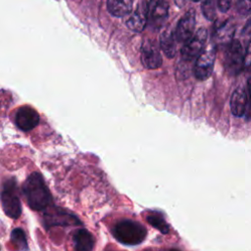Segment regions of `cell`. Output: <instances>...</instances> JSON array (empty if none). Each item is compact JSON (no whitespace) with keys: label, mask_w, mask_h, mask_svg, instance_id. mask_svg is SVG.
I'll list each match as a JSON object with an SVG mask.
<instances>
[{"label":"cell","mask_w":251,"mask_h":251,"mask_svg":"<svg viewBox=\"0 0 251 251\" xmlns=\"http://www.w3.org/2000/svg\"><path fill=\"white\" fill-rule=\"evenodd\" d=\"M23 193L27 205L34 211H41L51 202V194L39 173H32L23 184Z\"/></svg>","instance_id":"obj_1"},{"label":"cell","mask_w":251,"mask_h":251,"mask_svg":"<svg viewBox=\"0 0 251 251\" xmlns=\"http://www.w3.org/2000/svg\"><path fill=\"white\" fill-rule=\"evenodd\" d=\"M114 237L125 245H138L146 237V228L138 222L121 220L112 228Z\"/></svg>","instance_id":"obj_2"},{"label":"cell","mask_w":251,"mask_h":251,"mask_svg":"<svg viewBox=\"0 0 251 251\" xmlns=\"http://www.w3.org/2000/svg\"><path fill=\"white\" fill-rule=\"evenodd\" d=\"M1 204L5 214L11 219H18L22 213V205L15 180H6L1 191Z\"/></svg>","instance_id":"obj_3"},{"label":"cell","mask_w":251,"mask_h":251,"mask_svg":"<svg viewBox=\"0 0 251 251\" xmlns=\"http://www.w3.org/2000/svg\"><path fill=\"white\" fill-rule=\"evenodd\" d=\"M245 54L241 43L233 39L226 48L224 57V67L226 72L230 75H237L244 69Z\"/></svg>","instance_id":"obj_4"},{"label":"cell","mask_w":251,"mask_h":251,"mask_svg":"<svg viewBox=\"0 0 251 251\" xmlns=\"http://www.w3.org/2000/svg\"><path fill=\"white\" fill-rule=\"evenodd\" d=\"M216 59V44L214 42L209 43L200 55L196 58L193 75L199 80L207 79L213 73L214 64Z\"/></svg>","instance_id":"obj_5"},{"label":"cell","mask_w":251,"mask_h":251,"mask_svg":"<svg viewBox=\"0 0 251 251\" xmlns=\"http://www.w3.org/2000/svg\"><path fill=\"white\" fill-rule=\"evenodd\" d=\"M208 31L206 28H199L182 46L180 55L181 59L190 62L196 59L206 47Z\"/></svg>","instance_id":"obj_6"},{"label":"cell","mask_w":251,"mask_h":251,"mask_svg":"<svg viewBox=\"0 0 251 251\" xmlns=\"http://www.w3.org/2000/svg\"><path fill=\"white\" fill-rule=\"evenodd\" d=\"M141 53V63L149 70L158 69L162 65V56L160 54L159 48L155 41L152 39H145L140 48Z\"/></svg>","instance_id":"obj_7"},{"label":"cell","mask_w":251,"mask_h":251,"mask_svg":"<svg viewBox=\"0 0 251 251\" xmlns=\"http://www.w3.org/2000/svg\"><path fill=\"white\" fill-rule=\"evenodd\" d=\"M39 120L40 117L38 113L29 106L19 108L15 114L16 126L24 131H29L33 129L38 125Z\"/></svg>","instance_id":"obj_8"},{"label":"cell","mask_w":251,"mask_h":251,"mask_svg":"<svg viewBox=\"0 0 251 251\" xmlns=\"http://www.w3.org/2000/svg\"><path fill=\"white\" fill-rule=\"evenodd\" d=\"M195 23V12L190 9L180 18L176 27L175 35L177 42L185 43L194 34Z\"/></svg>","instance_id":"obj_9"},{"label":"cell","mask_w":251,"mask_h":251,"mask_svg":"<svg viewBox=\"0 0 251 251\" xmlns=\"http://www.w3.org/2000/svg\"><path fill=\"white\" fill-rule=\"evenodd\" d=\"M149 20V11H148V4L143 1L139 3L136 9L130 14V16L126 21V26L134 31V32H141Z\"/></svg>","instance_id":"obj_10"},{"label":"cell","mask_w":251,"mask_h":251,"mask_svg":"<svg viewBox=\"0 0 251 251\" xmlns=\"http://www.w3.org/2000/svg\"><path fill=\"white\" fill-rule=\"evenodd\" d=\"M149 20L154 28H160L168 18L169 5L166 0H150L148 4Z\"/></svg>","instance_id":"obj_11"},{"label":"cell","mask_w":251,"mask_h":251,"mask_svg":"<svg viewBox=\"0 0 251 251\" xmlns=\"http://www.w3.org/2000/svg\"><path fill=\"white\" fill-rule=\"evenodd\" d=\"M247 106V92L246 88L239 86L231 94L230 97V110L236 117H241L246 112Z\"/></svg>","instance_id":"obj_12"},{"label":"cell","mask_w":251,"mask_h":251,"mask_svg":"<svg viewBox=\"0 0 251 251\" xmlns=\"http://www.w3.org/2000/svg\"><path fill=\"white\" fill-rule=\"evenodd\" d=\"M133 0H107L108 12L117 18L125 17L131 13Z\"/></svg>","instance_id":"obj_13"},{"label":"cell","mask_w":251,"mask_h":251,"mask_svg":"<svg viewBox=\"0 0 251 251\" xmlns=\"http://www.w3.org/2000/svg\"><path fill=\"white\" fill-rule=\"evenodd\" d=\"M73 241L75 250L89 251L93 249L94 238L92 234L84 228H80L75 232Z\"/></svg>","instance_id":"obj_14"},{"label":"cell","mask_w":251,"mask_h":251,"mask_svg":"<svg viewBox=\"0 0 251 251\" xmlns=\"http://www.w3.org/2000/svg\"><path fill=\"white\" fill-rule=\"evenodd\" d=\"M176 38L171 29L164 30L160 35V47L168 58L175 57L176 53Z\"/></svg>","instance_id":"obj_15"},{"label":"cell","mask_w":251,"mask_h":251,"mask_svg":"<svg viewBox=\"0 0 251 251\" xmlns=\"http://www.w3.org/2000/svg\"><path fill=\"white\" fill-rule=\"evenodd\" d=\"M234 32V26L229 21H226L215 28L214 38L215 41L220 44L227 45L232 40V35Z\"/></svg>","instance_id":"obj_16"},{"label":"cell","mask_w":251,"mask_h":251,"mask_svg":"<svg viewBox=\"0 0 251 251\" xmlns=\"http://www.w3.org/2000/svg\"><path fill=\"white\" fill-rule=\"evenodd\" d=\"M146 220L152 226L160 230L162 233L169 232V225L160 213H150L147 215Z\"/></svg>","instance_id":"obj_17"},{"label":"cell","mask_w":251,"mask_h":251,"mask_svg":"<svg viewBox=\"0 0 251 251\" xmlns=\"http://www.w3.org/2000/svg\"><path fill=\"white\" fill-rule=\"evenodd\" d=\"M201 8L202 13L207 20L214 21L216 19V9L218 8L217 0H203Z\"/></svg>","instance_id":"obj_18"},{"label":"cell","mask_w":251,"mask_h":251,"mask_svg":"<svg viewBox=\"0 0 251 251\" xmlns=\"http://www.w3.org/2000/svg\"><path fill=\"white\" fill-rule=\"evenodd\" d=\"M11 240L19 249H27L26 238L22 228H16L11 233Z\"/></svg>","instance_id":"obj_19"},{"label":"cell","mask_w":251,"mask_h":251,"mask_svg":"<svg viewBox=\"0 0 251 251\" xmlns=\"http://www.w3.org/2000/svg\"><path fill=\"white\" fill-rule=\"evenodd\" d=\"M236 11L240 15H247L251 12V0H238Z\"/></svg>","instance_id":"obj_20"},{"label":"cell","mask_w":251,"mask_h":251,"mask_svg":"<svg viewBox=\"0 0 251 251\" xmlns=\"http://www.w3.org/2000/svg\"><path fill=\"white\" fill-rule=\"evenodd\" d=\"M246 92H247V106H246V118L251 120V77L247 81V87H246Z\"/></svg>","instance_id":"obj_21"},{"label":"cell","mask_w":251,"mask_h":251,"mask_svg":"<svg viewBox=\"0 0 251 251\" xmlns=\"http://www.w3.org/2000/svg\"><path fill=\"white\" fill-rule=\"evenodd\" d=\"M244 68L251 73V40L247 44V48L245 51V59H244Z\"/></svg>","instance_id":"obj_22"},{"label":"cell","mask_w":251,"mask_h":251,"mask_svg":"<svg viewBox=\"0 0 251 251\" xmlns=\"http://www.w3.org/2000/svg\"><path fill=\"white\" fill-rule=\"evenodd\" d=\"M217 6L222 13H226L230 8V0H217Z\"/></svg>","instance_id":"obj_23"},{"label":"cell","mask_w":251,"mask_h":251,"mask_svg":"<svg viewBox=\"0 0 251 251\" xmlns=\"http://www.w3.org/2000/svg\"><path fill=\"white\" fill-rule=\"evenodd\" d=\"M242 34L244 36H249L251 35V18L248 20V22L245 24L243 30H242Z\"/></svg>","instance_id":"obj_24"},{"label":"cell","mask_w":251,"mask_h":251,"mask_svg":"<svg viewBox=\"0 0 251 251\" xmlns=\"http://www.w3.org/2000/svg\"><path fill=\"white\" fill-rule=\"evenodd\" d=\"M184 1L185 0H176V3L178 7H182L184 5Z\"/></svg>","instance_id":"obj_25"},{"label":"cell","mask_w":251,"mask_h":251,"mask_svg":"<svg viewBox=\"0 0 251 251\" xmlns=\"http://www.w3.org/2000/svg\"><path fill=\"white\" fill-rule=\"evenodd\" d=\"M192 1H195V2H196V1H199V0H192Z\"/></svg>","instance_id":"obj_26"}]
</instances>
